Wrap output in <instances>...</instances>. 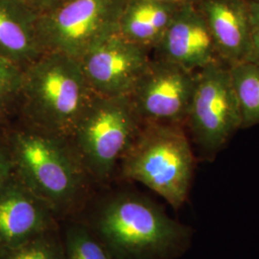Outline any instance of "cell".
Wrapping results in <instances>:
<instances>
[{"label":"cell","mask_w":259,"mask_h":259,"mask_svg":"<svg viewBox=\"0 0 259 259\" xmlns=\"http://www.w3.org/2000/svg\"><path fill=\"white\" fill-rule=\"evenodd\" d=\"M112 259H175L188 248L191 230L146 195L127 188L94 194L82 214Z\"/></svg>","instance_id":"cell-1"},{"label":"cell","mask_w":259,"mask_h":259,"mask_svg":"<svg viewBox=\"0 0 259 259\" xmlns=\"http://www.w3.org/2000/svg\"><path fill=\"white\" fill-rule=\"evenodd\" d=\"M14 175L60 223L78 218L95 194L69 139L13 122L4 130Z\"/></svg>","instance_id":"cell-2"},{"label":"cell","mask_w":259,"mask_h":259,"mask_svg":"<svg viewBox=\"0 0 259 259\" xmlns=\"http://www.w3.org/2000/svg\"><path fill=\"white\" fill-rule=\"evenodd\" d=\"M93 96L79 60L44 53L23 70L14 122L68 139Z\"/></svg>","instance_id":"cell-3"},{"label":"cell","mask_w":259,"mask_h":259,"mask_svg":"<svg viewBox=\"0 0 259 259\" xmlns=\"http://www.w3.org/2000/svg\"><path fill=\"white\" fill-rule=\"evenodd\" d=\"M194 167L185 126L143 123L121 158L116 178L147 186L179 209L187 200Z\"/></svg>","instance_id":"cell-4"},{"label":"cell","mask_w":259,"mask_h":259,"mask_svg":"<svg viewBox=\"0 0 259 259\" xmlns=\"http://www.w3.org/2000/svg\"><path fill=\"white\" fill-rule=\"evenodd\" d=\"M142 124L128 95L93 96L68 139L95 185L104 187L116 178Z\"/></svg>","instance_id":"cell-5"},{"label":"cell","mask_w":259,"mask_h":259,"mask_svg":"<svg viewBox=\"0 0 259 259\" xmlns=\"http://www.w3.org/2000/svg\"><path fill=\"white\" fill-rule=\"evenodd\" d=\"M127 0H67L39 14L37 32L44 53L80 60L105 38L117 33Z\"/></svg>","instance_id":"cell-6"},{"label":"cell","mask_w":259,"mask_h":259,"mask_svg":"<svg viewBox=\"0 0 259 259\" xmlns=\"http://www.w3.org/2000/svg\"><path fill=\"white\" fill-rule=\"evenodd\" d=\"M241 124L230 66L218 61L198 70L185 128L203 156L215 157Z\"/></svg>","instance_id":"cell-7"},{"label":"cell","mask_w":259,"mask_h":259,"mask_svg":"<svg viewBox=\"0 0 259 259\" xmlns=\"http://www.w3.org/2000/svg\"><path fill=\"white\" fill-rule=\"evenodd\" d=\"M196 72L161 59H151L128 94L142 123L185 126Z\"/></svg>","instance_id":"cell-8"},{"label":"cell","mask_w":259,"mask_h":259,"mask_svg":"<svg viewBox=\"0 0 259 259\" xmlns=\"http://www.w3.org/2000/svg\"><path fill=\"white\" fill-rule=\"evenodd\" d=\"M150 52L115 33L93 47L79 61L94 95L126 96L152 59Z\"/></svg>","instance_id":"cell-9"},{"label":"cell","mask_w":259,"mask_h":259,"mask_svg":"<svg viewBox=\"0 0 259 259\" xmlns=\"http://www.w3.org/2000/svg\"><path fill=\"white\" fill-rule=\"evenodd\" d=\"M58 229L54 213L13 174L0 188V253Z\"/></svg>","instance_id":"cell-10"},{"label":"cell","mask_w":259,"mask_h":259,"mask_svg":"<svg viewBox=\"0 0 259 259\" xmlns=\"http://www.w3.org/2000/svg\"><path fill=\"white\" fill-rule=\"evenodd\" d=\"M153 51L155 58L182 65L192 71L221 61L210 31L196 3L181 5Z\"/></svg>","instance_id":"cell-11"},{"label":"cell","mask_w":259,"mask_h":259,"mask_svg":"<svg viewBox=\"0 0 259 259\" xmlns=\"http://www.w3.org/2000/svg\"><path fill=\"white\" fill-rule=\"evenodd\" d=\"M220 60L228 66L249 61L250 5L248 0H198Z\"/></svg>","instance_id":"cell-12"},{"label":"cell","mask_w":259,"mask_h":259,"mask_svg":"<svg viewBox=\"0 0 259 259\" xmlns=\"http://www.w3.org/2000/svg\"><path fill=\"white\" fill-rule=\"evenodd\" d=\"M37 18V12L23 0H0V56L23 70L44 54Z\"/></svg>","instance_id":"cell-13"},{"label":"cell","mask_w":259,"mask_h":259,"mask_svg":"<svg viewBox=\"0 0 259 259\" xmlns=\"http://www.w3.org/2000/svg\"><path fill=\"white\" fill-rule=\"evenodd\" d=\"M183 4L159 0H127L117 34L130 42L153 51Z\"/></svg>","instance_id":"cell-14"},{"label":"cell","mask_w":259,"mask_h":259,"mask_svg":"<svg viewBox=\"0 0 259 259\" xmlns=\"http://www.w3.org/2000/svg\"><path fill=\"white\" fill-rule=\"evenodd\" d=\"M230 72L240 108L241 129L259 125V63L242 62L230 66Z\"/></svg>","instance_id":"cell-15"},{"label":"cell","mask_w":259,"mask_h":259,"mask_svg":"<svg viewBox=\"0 0 259 259\" xmlns=\"http://www.w3.org/2000/svg\"><path fill=\"white\" fill-rule=\"evenodd\" d=\"M65 259H112L93 231L79 219L60 223Z\"/></svg>","instance_id":"cell-16"},{"label":"cell","mask_w":259,"mask_h":259,"mask_svg":"<svg viewBox=\"0 0 259 259\" xmlns=\"http://www.w3.org/2000/svg\"><path fill=\"white\" fill-rule=\"evenodd\" d=\"M23 69L0 56V122L9 126L18 115Z\"/></svg>","instance_id":"cell-17"},{"label":"cell","mask_w":259,"mask_h":259,"mask_svg":"<svg viewBox=\"0 0 259 259\" xmlns=\"http://www.w3.org/2000/svg\"><path fill=\"white\" fill-rule=\"evenodd\" d=\"M0 259H65L61 231L58 229L39 234L12 250L1 252Z\"/></svg>","instance_id":"cell-18"},{"label":"cell","mask_w":259,"mask_h":259,"mask_svg":"<svg viewBox=\"0 0 259 259\" xmlns=\"http://www.w3.org/2000/svg\"><path fill=\"white\" fill-rule=\"evenodd\" d=\"M249 5L250 17V51L249 61L259 63V2L249 1Z\"/></svg>","instance_id":"cell-19"},{"label":"cell","mask_w":259,"mask_h":259,"mask_svg":"<svg viewBox=\"0 0 259 259\" xmlns=\"http://www.w3.org/2000/svg\"><path fill=\"white\" fill-rule=\"evenodd\" d=\"M13 174V162L3 132V134L0 135V188L7 183Z\"/></svg>","instance_id":"cell-20"},{"label":"cell","mask_w":259,"mask_h":259,"mask_svg":"<svg viewBox=\"0 0 259 259\" xmlns=\"http://www.w3.org/2000/svg\"><path fill=\"white\" fill-rule=\"evenodd\" d=\"M32 9L35 10L37 14H42L47 11L54 9L67 0H23Z\"/></svg>","instance_id":"cell-21"},{"label":"cell","mask_w":259,"mask_h":259,"mask_svg":"<svg viewBox=\"0 0 259 259\" xmlns=\"http://www.w3.org/2000/svg\"><path fill=\"white\" fill-rule=\"evenodd\" d=\"M159 1L171 2V3H176V4H187V3H197L198 2V0H159Z\"/></svg>","instance_id":"cell-22"},{"label":"cell","mask_w":259,"mask_h":259,"mask_svg":"<svg viewBox=\"0 0 259 259\" xmlns=\"http://www.w3.org/2000/svg\"><path fill=\"white\" fill-rule=\"evenodd\" d=\"M5 126L0 122V135H2L3 134V132H4V130H5Z\"/></svg>","instance_id":"cell-23"},{"label":"cell","mask_w":259,"mask_h":259,"mask_svg":"<svg viewBox=\"0 0 259 259\" xmlns=\"http://www.w3.org/2000/svg\"><path fill=\"white\" fill-rule=\"evenodd\" d=\"M249 1H258L259 2V0H249Z\"/></svg>","instance_id":"cell-24"}]
</instances>
